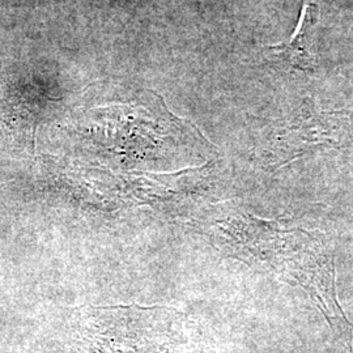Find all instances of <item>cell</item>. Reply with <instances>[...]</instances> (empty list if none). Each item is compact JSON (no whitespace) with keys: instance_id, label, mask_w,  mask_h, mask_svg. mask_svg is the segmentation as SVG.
I'll list each match as a JSON object with an SVG mask.
<instances>
[{"instance_id":"cell-1","label":"cell","mask_w":353,"mask_h":353,"mask_svg":"<svg viewBox=\"0 0 353 353\" xmlns=\"http://www.w3.org/2000/svg\"><path fill=\"white\" fill-rule=\"evenodd\" d=\"M319 20V7L314 0H303L299 26L293 36L283 43L271 45V52L294 68L313 71L316 65V57L312 51L314 28Z\"/></svg>"}]
</instances>
